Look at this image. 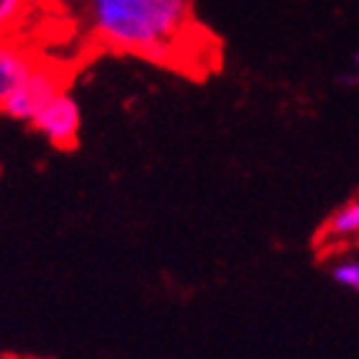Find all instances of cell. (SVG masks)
Listing matches in <instances>:
<instances>
[{"label": "cell", "mask_w": 359, "mask_h": 359, "mask_svg": "<svg viewBox=\"0 0 359 359\" xmlns=\"http://www.w3.org/2000/svg\"><path fill=\"white\" fill-rule=\"evenodd\" d=\"M93 29L105 44L175 62L193 41V0H85Z\"/></svg>", "instance_id": "obj_1"}, {"label": "cell", "mask_w": 359, "mask_h": 359, "mask_svg": "<svg viewBox=\"0 0 359 359\" xmlns=\"http://www.w3.org/2000/svg\"><path fill=\"white\" fill-rule=\"evenodd\" d=\"M60 93H65L60 77L54 75L52 69L36 67L21 88H15L11 95L0 97V108L8 118L29 121L31 123Z\"/></svg>", "instance_id": "obj_2"}, {"label": "cell", "mask_w": 359, "mask_h": 359, "mask_svg": "<svg viewBox=\"0 0 359 359\" xmlns=\"http://www.w3.org/2000/svg\"><path fill=\"white\" fill-rule=\"evenodd\" d=\"M31 126L44 136L46 142L57 149H75L77 134H80V108L77 100L69 93H60L36 118Z\"/></svg>", "instance_id": "obj_3"}, {"label": "cell", "mask_w": 359, "mask_h": 359, "mask_svg": "<svg viewBox=\"0 0 359 359\" xmlns=\"http://www.w3.org/2000/svg\"><path fill=\"white\" fill-rule=\"evenodd\" d=\"M34 69H36V65H31L29 57H23L21 52H15L11 46H3L0 49V97L11 95L15 88H21Z\"/></svg>", "instance_id": "obj_4"}, {"label": "cell", "mask_w": 359, "mask_h": 359, "mask_svg": "<svg viewBox=\"0 0 359 359\" xmlns=\"http://www.w3.org/2000/svg\"><path fill=\"white\" fill-rule=\"evenodd\" d=\"M326 233L334 236V239H344V236L359 233V201L346 203L344 208H339L326 221Z\"/></svg>", "instance_id": "obj_5"}, {"label": "cell", "mask_w": 359, "mask_h": 359, "mask_svg": "<svg viewBox=\"0 0 359 359\" xmlns=\"http://www.w3.org/2000/svg\"><path fill=\"white\" fill-rule=\"evenodd\" d=\"M331 277H334L341 287H349V290L359 292V262L357 259L337 264V267L331 269Z\"/></svg>", "instance_id": "obj_6"}, {"label": "cell", "mask_w": 359, "mask_h": 359, "mask_svg": "<svg viewBox=\"0 0 359 359\" xmlns=\"http://www.w3.org/2000/svg\"><path fill=\"white\" fill-rule=\"evenodd\" d=\"M21 6L23 0H0V23L8 26V23H13L21 13Z\"/></svg>", "instance_id": "obj_7"}, {"label": "cell", "mask_w": 359, "mask_h": 359, "mask_svg": "<svg viewBox=\"0 0 359 359\" xmlns=\"http://www.w3.org/2000/svg\"><path fill=\"white\" fill-rule=\"evenodd\" d=\"M339 83L344 85H359V72H354V75H341V80Z\"/></svg>", "instance_id": "obj_8"}, {"label": "cell", "mask_w": 359, "mask_h": 359, "mask_svg": "<svg viewBox=\"0 0 359 359\" xmlns=\"http://www.w3.org/2000/svg\"><path fill=\"white\" fill-rule=\"evenodd\" d=\"M354 67L359 69V49H357V52H354Z\"/></svg>", "instance_id": "obj_9"}]
</instances>
